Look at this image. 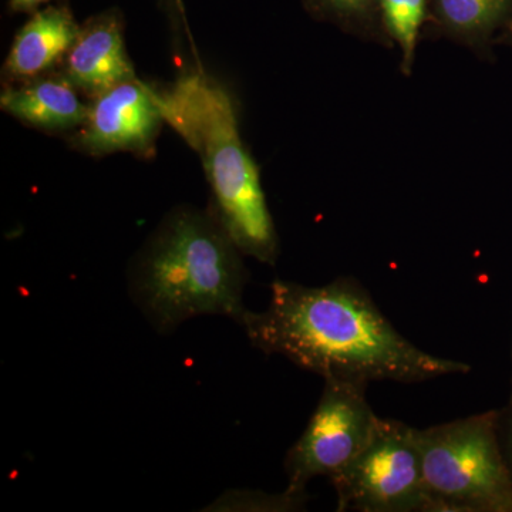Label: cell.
<instances>
[{
    "instance_id": "cell-10",
    "label": "cell",
    "mask_w": 512,
    "mask_h": 512,
    "mask_svg": "<svg viewBox=\"0 0 512 512\" xmlns=\"http://www.w3.org/2000/svg\"><path fill=\"white\" fill-rule=\"evenodd\" d=\"M62 73H49L6 87L0 109L26 126L46 133L76 131L89 114V101Z\"/></svg>"
},
{
    "instance_id": "cell-1",
    "label": "cell",
    "mask_w": 512,
    "mask_h": 512,
    "mask_svg": "<svg viewBox=\"0 0 512 512\" xmlns=\"http://www.w3.org/2000/svg\"><path fill=\"white\" fill-rule=\"evenodd\" d=\"M239 325L255 349L279 355L323 379L421 383L468 373L471 366L424 352L380 311L355 278L323 286L278 279L265 311H245Z\"/></svg>"
},
{
    "instance_id": "cell-8",
    "label": "cell",
    "mask_w": 512,
    "mask_h": 512,
    "mask_svg": "<svg viewBox=\"0 0 512 512\" xmlns=\"http://www.w3.org/2000/svg\"><path fill=\"white\" fill-rule=\"evenodd\" d=\"M60 67V73L89 99L137 77L127 56L119 13H101L80 26L79 36Z\"/></svg>"
},
{
    "instance_id": "cell-4",
    "label": "cell",
    "mask_w": 512,
    "mask_h": 512,
    "mask_svg": "<svg viewBox=\"0 0 512 512\" xmlns=\"http://www.w3.org/2000/svg\"><path fill=\"white\" fill-rule=\"evenodd\" d=\"M431 511L512 512V480L495 410L414 429Z\"/></svg>"
},
{
    "instance_id": "cell-13",
    "label": "cell",
    "mask_w": 512,
    "mask_h": 512,
    "mask_svg": "<svg viewBox=\"0 0 512 512\" xmlns=\"http://www.w3.org/2000/svg\"><path fill=\"white\" fill-rule=\"evenodd\" d=\"M308 493L296 494L285 490L282 494L261 491H229L211 505L212 511H299L305 510Z\"/></svg>"
},
{
    "instance_id": "cell-15",
    "label": "cell",
    "mask_w": 512,
    "mask_h": 512,
    "mask_svg": "<svg viewBox=\"0 0 512 512\" xmlns=\"http://www.w3.org/2000/svg\"><path fill=\"white\" fill-rule=\"evenodd\" d=\"M495 431L512 480V390L507 404L495 410Z\"/></svg>"
},
{
    "instance_id": "cell-17",
    "label": "cell",
    "mask_w": 512,
    "mask_h": 512,
    "mask_svg": "<svg viewBox=\"0 0 512 512\" xmlns=\"http://www.w3.org/2000/svg\"><path fill=\"white\" fill-rule=\"evenodd\" d=\"M508 37H510V40H511V43H512V35H510V36H508Z\"/></svg>"
},
{
    "instance_id": "cell-9",
    "label": "cell",
    "mask_w": 512,
    "mask_h": 512,
    "mask_svg": "<svg viewBox=\"0 0 512 512\" xmlns=\"http://www.w3.org/2000/svg\"><path fill=\"white\" fill-rule=\"evenodd\" d=\"M79 32L80 26L66 6L36 10L13 39L3 74L22 83L53 72L62 66Z\"/></svg>"
},
{
    "instance_id": "cell-5",
    "label": "cell",
    "mask_w": 512,
    "mask_h": 512,
    "mask_svg": "<svg viewBox=\"0 0 512 512\" xmlns=\"http://www.w3.org/2000/svg\"><path fill=\"white\" fill-rule=\"evenodd\" d=\"M330 483L338 511L431 512L414 427L403 421L380 417L369 443Z\"/></svg>"
},
{
    "instance_id": "cell-14",
    "label": "cell",
    "mask_w": 512,
    "mask_h": 512,
    "mask_svg": "<svg viewBox=\"0 0 512 512\" xmlns=\"http://www.w3.org/2000/svg\"><path fill=\"white\" fill-rule=\"evenodd\" d=\"M316 9L340 22L362 25L375 18L379 0H309Z\"/></svg>"
},
{
    "instance_id": "cell-3",
    "label": "cell",
    "mask_w": 512,
    "mask_h": 512,
    "mask_svg": "<svg viewBox=\"0 0 512 512\" xmlns=\"http://www.w3.org/2000/svg\"><path fill=\"white\" fill-rule=\"evenodd\" d=\"M168 124L200 156L211 188V210L242 254L275 265L279 239L261 175L239 134L231 94L201 64L178 74L173 86L154 87Z\"/></svg>"
},
{
    "instance_id": "cell-6",
    "label": "cell",
    "mask_w": 512,
    "mask_h": 512,
    "mask_svg": "<svg viewBox=\"0 0 512 512\" xmlns=\"http://www.w3.org/2000/svg\"><path fill=\"white\" fill-rule=\"evenodd\" d=\"M302 436L285 457V490L305 494L313 478L342 473L365 448L380 417L366 399L367 383L328 377Z\"/></svg>"
},
{
    "instance_id": "cell-7",
    "label": "cell",
    "mask_w": 512,
    "mask_h": 512,
    "mask_svg": "<svg viewBox=\"0 0 512 512\" xmlns=\"http://www.w3.org/2000/svg\"><path fill=\"white\" fill-rule=\"evenodd\" d=\"M161 123L154 87L134 77L89 99L87 119L70 141L76 150L94 157L153 156Z\"/></svg>"
},
{
    "instance_id": "cell-2",
    "label": "cell",
    "mask_w": 512,
    "mask_h": 512,
    "mask_svg": "<svg viewBox=\"0 0 512 512\" xmlns=\"http://www.w3.org/2000/svg\"><path fill=\"white\" fill-rule=\"evenodd\" d=\"M211 208L174 207L158 222L127 268L131 301L161 335L198 316L241 322L248 271Z\"/></svg>"
},
{
    "instance_id": "cell-12",
    "label": "cell",
    "mask_w": 512,
    "mask_h": 512,
    "mask_svg": "<svg viewBox=\"0 0 512 512\" xmlns=\"http://www.w3.org/2000/svg\"><path fill=\"white\" fill-rule=\"evenodd\" d=\"M384 28L402 50L403 73L412 70L421 25L427 16V0H379Z\"/></svg>"
},
{
    "instance_id": "cell-18",
    "label": "cell",
    "mask_w": 512,
    "mask_h": 512,
    "mask_svg": "<svg viewBox=\"0 0 512 512\" xmlns=\"http://www.w3.org/2000/svg\"><path fill=\"white\" fill-rule=\"evenodd\" d=\"M511 382H512V380H511Z\"/></svg>"
},
{
    "instance_id": "cell-16",
    "label": "cell",
    "mask_w": 512,
    "mask_h": 512,
    "mask_svg": "<svg viewBox=\"0 0 512 512\" xmlns=\"http://www.w3.org/2000/svg\"><path fill=\"white\" fill-rule=\"evenodd\" d=\"M49 0H10V8L15 12H36L43 3H47Z\"/></svg>"
},
{
    "instance_id": "cell-11",
    "label": "cell",
    "mask_w": 512,
    "mask_h": 512,
    "mask_svg": "<svg viewBox=\"0 0 512 512\" xmlns=\"http://www.w3.org/2000/svg\"><path fill=\"white\" fill-rule=\"evenodd\" d=\"M434 12L444 32L473 49L512 35V0H434Z\"/></svg>"
}]
</instances>
